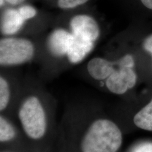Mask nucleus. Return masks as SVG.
<instances>
[{
    "label": "nucleus",
    "instance_id": "1",
    "mask_svg": "<svg viewBox=\"0 0 152 152\" xmlns=\"http://www.w3.org/2000/svg\"><path fill=\"white\" fill-rule=\"evenodd\" d=\"M123 143L119 127L109 119L94 121L82 139V152H117Z\"/></svg>",
    "mask_w": 152,
    "mask_h": 152
},
{
    "label": "nucleus",
    "instance_id": "2",
    "mask_svg": "<svg viewBox=\"0 0 152 152\" xmlns=\"http://www.w3.org/2000/svg\"><path fill=\"white\" fill-rule=\"evenodd\" d=\"M18 118L25 133L32 140H39L47 130L45 110L37 96H30L24 100L18 111Z\"/></svg>",
    "mask_w": 152,
    "mask_h": 152
},
{
    "label": "nucleus",
    "instance_id": "3",
    "mask_svg": "<svg viewBox=\"0 0 152 152\" xmlns=\"http://www.w3.org/2000/svg\"><path fill=\"white\" fill-rule=\"evenodd\" d=\"M134 57L125 54L115 61L113 73L106 80V86L113 94H124L135 86L137 83V74L134 70Z\"/></svg>",
    "mask_w": 152,
    "mask_h": 152
},
{
    "label": "nucleus",
    "instance_id": "4",
    "mask_svg": "<svg viewBox=\"0 0 152 152\" xmlns=\"http://www.w3.org/2000/svg\"><path fill=\"white\" fill-rule=\"evenodd\" d=\"M34 46L23 38H4L0 41V64L4 66H17L33 58Z\"/></svg>",
    "mask_w": 152,
    "mask_h": 152
},
{
    "label": "nucleus",
    "instance_id": "5",
    "mask_svg": "<svg viewBox=\"0 0 152 152\" xmlns=\"http://www.w3.org/2000/svg\"><path fill=\"white\" fill-rule=\"evenodd\" d=\"M70 26L72 34L95 42L99 37V27L92 17L87 15H77L71 19Z\"/></svg>",
    "mask_w": 152,
    "mask_h": 152
},
{
    "label": "nucleus",
    "instance_id": "6",
    "mask_svg": "<svg viewBox=\"0 0 152 152\" xmlns=\"http://www.w3.org/2000/svg\"><path fill=\"white\" fill-rule=\"evenodd\" d=\"M73 35L64 29H56L47 39V47L51 54L59 57L67 54L73 41Z\"/></svg>",
    "mask_w": 152,
    "mask_h": 152
},
{
    "label": "nucleus",
    "instance_id": "7",
    "mask_svg": "<svg viewBox=\"0 0 152 152\" xmlns=\"http://www.w3.org/2000/svg\"><path fill=\"white\" fill-rule=\"evenodd\" d=\"M73 35V34H72ZM73 41L67 53L68 61L76 64L82 61L94 48V42L73 35Z\"/></svg>",
    "mask_w": 152,
    "mask_h": 152
},
{
    "label": "nucleus",
    "instance_id": "8",
    "mask_svg": "<svg viewBox=\"0 0 152 152\" xmlns=\"http://www.w3.org/2000/svg\"><path fill=\"white\" fill-rule=\"evenodd\" d=\"M87 71L93 79L104 80L113 73L115 68V61L111 62L104 58L96 57L87 64Z\"/></svg>",
    "mask_w": 152,
    "mask_h": 152
},
{
    "label": "nucleus",
    "instance_id": "9",
    "mask_svg": "<svg viewBox=\"0 0 152 152\" xmlns=\"http://www.w3.org/2000/svg\"><path fill=\"white\" fill-rule=\"evenodd\" d=\"M25 21L18 9H7L1 18V32L6 35H14L20 30Z\"/></svg>",
    "mask_w": 152,
    "mask_h": 152
},
{
    "label": "nucleus",
    "instance_id": "10",
    "mask_svg": "<svg viewBox=\"0 0 152 152\" xmlns=\"http://www.w3.org/2000/svg\"><path fill=\"white\" fill-rule=\"evenodd\" d=\"M132 121L137 128L152 132V96L149 102L137 112Z\"/></svg>",
    "mask_w": 152,
    "mask_h": 152
},
{
    "label": "nucleus",
    "instance_id": "11",
    "mask_svg": "<svg viewBox=\"0 0 152 152\" xmlns=\"http://www.w3.org/2000/svg\"><path fill=\"white\" fill-rule=\"evenodd\" d=\"M16 136V130L13 125L4 118L0 117V141L1 142H9Z\"/></svg>",
    "mask_w": 152,
    "mask_h": 152
},
{
    "label": "nucleus",
    "instance_id": "12",
    "mask_svg": "<svg viewBox=\"0 0 152 152\" xmlns=\"http://www.w3.org/2000/svg\"><path fill=\"white\" fill-rule=\"evenodd\" d=\"M10 99L9 85L5 78L0 77V111H3L8 106Z\"/></svg>",
    "mask_w": 152,
    "mask_h": 152
},
{
    "label": "nucleus",
    "instance_id": "13",
    "mask_svg": "<svg viewBox=\"0 0 152 152\" xmlns=\"http://www.w3.org/2000/svg\"><path fill=\"white\" fill-rule=\"evenodd\" d=\"M88 0H58V6L61 9H73L84 4Z\"/></svg>",
    "mask_w": 152,
    "mask_h": 152
},
{
    "label": "nucleus",
    "instance_id": "14",
    "mask_svg": "<svg viewBox=\"0 0 152 152\" xmlns=\"http://www.w3.org/2000/svg\"><path fill=\"white\" fill-rule=\"evenodd\" d=\"M18 9L20 15L26 20L35 17L36 14H37V11L31 6H23V7H20Z\"/></svg>",
    "mask_w": 152,
    "mask_h": 152
},
{
    "label": "nucleus",
    "instance_id": "15",
    "mask_svg": "<svg viewBox=\"0 0 152 152\" xmlns=\"http://www.w3.org/2000/svg\"><path fill=\"white\" fill-rule=\"evenodd\" d=\"M132 152H152V142L139 144L132 149Z\"/></svg>",
    "mask_w": 152,
    "mask_h": 152
},
{
    "label": "nucleus",
    "instance_id": "16",
    "mask_svg": "<svg viewBox=\"0 0 152 152\" xmlns=\"http://www.w3.org/2000/svg\"><path fill=\"white\" fill-rule=\"evenodd\" d=\"M142 48L149 53L152 58V34L147 36L142 42Z\"/></svg>",
    "mask_w": 152,
    "mask_h": 152
},
{
    "label": "nucleus",
    "instance_id": "17",
    "mask_svg": "<svg viewBox=\"0 0 152 152\" xmlns=\"http://www.w3.org/2000/svg\"><path fill=\"white\" fill-rule=\"evenodd\" d=\"M146 8L152 10V0H140Z\"/></svg>",
    "mask_w": 152,
    "mask_h": 152
},
{
    "label": "nucleus",
    "instance_id": "18",
    "mask_svg": "<svg viewBox=\"0 0 152 152\" xmlns=\"http://www.w3.org/2000/svg\"><path fill=\"white\" fill-rule=\"evenodd\" d=\"M6 1H7L9 4H10L11 5L16 6L23 2L25 0H5Z\"/></svg>",
    "mask_w": 152,
    "mask_h": 152
}]
</instances>
